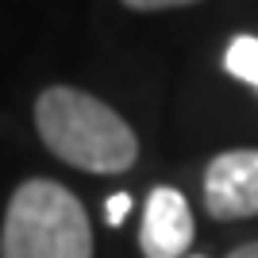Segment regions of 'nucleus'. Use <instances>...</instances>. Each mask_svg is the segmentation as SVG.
I'll use <instances>...</instances> for the list:
<instances>
[{"mask_svg": "<svg viewBox=\"0 0 258 258\" xmlns=\"http://www.w3.org/2000/svg\"><path fill=\"white\" fill-rule=\"evenodd\" d=\"M205 208L216 220L258 216V151H224L208 162Z\"/></svg>", "mask_w": 258, "mask_h": 258, "instance_id": "7ed1b4c3", "label": "nucleus"}, {"mask_svg": "<svg viewBox=\"0 0 258 258\" xmlns=\"http://www.w3.org/2000/svg\"><path fill=\"white\" fill-rule=\"evenodd\" d=\"M227 258H258V243H247V247H235Z\"/></svg>", "mask_w": 258, "mask_h": 258, "instance_id": "6e6552de", "label": "nucleus"}, {"mask_svg": "<svg viewBox=\"0 0 258 258\" xmlns=\"http://www.w3.org/2000/svg\"><path fill=\"white\" fill-rule=\"evenodd\" d=\"M35 127L50 154L89 173H123L139 158V139L127 119L70 85H54L35 100Z\"/></svg>", "mask_w": 258, "mask_h": 258, "instance_id": "f257e3e1", "label": "nucleus"}, {"mask_svg": "<svg viewBox=\"0 0 258 258\" xmlns=\"http://www.w3.org/2000/svg\"><path fill=\"white\" fill-rule=\"evenodd\" d=\"M127 212H131V197H127V193H116V197H108L104 216H108V224H112V227H119V224H123V220H127Z\"/></svg>", "mask_w": 258, "mask_h": 258, "instance_id": "423d86ee", "label": "nucleus"}, {"mask_svg": "<svg viewBox=\"0 0 258 258\" xmlns=\"http://www.w3.org/2000/svg\"><path fill=\"white\" fill-rule=\"evenodd\" d=\"M0 258H93V227L66 185L31 177L8 201Z\"/></svg>", "mask_w": 258, "mask_h": 258, "instance_id": "f03ea898", "label": "nucleus"}, {"mask_svg": "<svg viewBox=\"0 0 258 258\" xmlns=\"http://www.w3.org/2000/svg\"><path fill=\"white\" fill-rule=\"evenodd\" d=\"M123 4L135 12H162V8H185V4H197V0H123Z\"/></svg>", "mask_w": 258, "mask_h": 258, "instance_id": "0eeeda50", "label": "nucleus"}, {"mask_svg": "<svg viewBox=\"0 0 258 258\" xmlns=\"http://www.w3.org/2000/svg\"><path fill=\"white\" fill-rule=\"evenodd\" d=\"M193 243V212L177 189L158 185L147 197L139 227V247L147 258H181Z\"/></svg>", "mask_w": 258, "mask_h": 258, "instance_id": "20e7f679", "label": "nucleus"}, {"mask_svg": "<svg viewBox=\"0 0 258 258\" xmlns=\"http://www.w3.org/2000/svg\"><path fill=\"white\" fill-rule=\"evenodd\" d=\"M224 70L235 81L258 89V35H235L224 54Z\"/></svg>", "mask_w": 258, "mask_h": 258, "instance_id": "39448f33", "label": "nucleus"}]
</instances>
